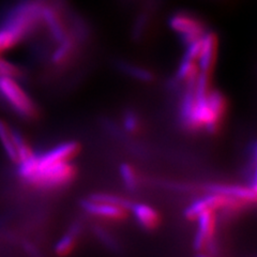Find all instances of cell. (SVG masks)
Segmentation results:
<instances>
[{
	"label": "cell",
	"mask_w": 257,
	"mask_h": 257,
	"mask_svg": "<svg viewBox=\"0 0 257 257\" xmlns=\"http://www.w3.org/2000/svg\"><path fill=\"white\" fill-rule=\"evenodd\" d=\"M19 175L31 186L40 189H59L75 178V167L71 161L45 166L36 164V154L19 164Z\"/></svg>",
	"instance_id": "7a4b0ae2"
},
{
	"label": "cell",
	"mask_w": 257,
	"mask_h": 257,
	"mask_svg": "<svg viewBox=\"0 0 257 257\" xmlns=\"http://www.w3.org/2000/svg\"><path fill=\"white\" fill-rule=\"evenodd\" d=\"M0 75L11 77L14 79H20L23 76V72L14 63L7 61L6 59L0 57Z\"/></svg>",
	"instance_id": "9a60e30c"
},
{
	"label": "cell",
	"mask_w": 257,
	"mask_h": 257,
	"mask_svg": "<svg viewBox=\"0 0 257 257\" xmlns=\"http://www.w3.org/2000/svg\"><path fill=\"white\" fill-rule=\"evenodd\" d=\"M80 206H82L84 210L90 215L110 221L123 220L128 211L123 207H120L107 202H103V200L95 199L92 197L84 199Z\"/></svg>",
	"instance_id": "8992f818"
},
{
	"label": "cell",
	"mask_w": 257,
	"mask_h": 257,
	"mask_svg": "<svg viewBox=\"0 0 257 257\" xmlns=\"http://www.w3.org/2000/svg\"><path fill=\"white\" fill-rule=\"evenodd\" d=\"M0 143L6 152V155L9 158L11 162L18 164L19 158L18 152L15 147L14 140V128H12L4 120H0Z\"/></svg>",
	"instance_id": "8fae6325"
},
{
	"label": "cell",
	"mask_w": 257,
	"mask_h": 257,
	"mask_svg": "<svg viewBox=\"0 0 257 257\" xmlns=\"http://www.w3.org/2000/svg\"><path fill=\"white\" fill-rule=\"evenodd\" d=\"M79 151V145L76 142L62 143L44 154L36 155V164L38 166H45L54 163L71 161Z\"/></svg>",
	"instance_id": "52a82bcc"
},
{
	"label": "cell",
	"mask_w": 257,
	"mask_h": 257,
	"mask_svg": "<svg viewBox=\"0 0 257 257\" xmlns=\"http://www.w3.org/2000/svg\"><path fill=\"white\" fill-rule=\"evenodd\" d=\"M0 98L22 118L31 119L38 114L34 100L20 86L18 79L0 75Z\"/></svg>",
	"instance_id": "3957f363"
},
{
	"label": "cell",
	"mask_w": 257,
	"mask_h": 257,
	"mask_svg": "<svg viewBox=\"0 0 257 257\" xmlns=\"http://www.w3.org/2000/svg\"><path fill=\"white\" fill-rule=\"evenodd\" d=\"M119 172H120V177H121L122 182L127 190L133 191L138 188L139 177L133 166H131L130 164L123 163L120 165Z\"/></svg>",
	"instance_id": "4fadbf2b"
},
{
	"label": "cell",
	"mask_w": 257,
	"mask_h": 257,
	"mask_svg": "<svg viewBox=\"0 0 257 257\" xmlns=\"http://www.w3.org/2000/svg\"><path fill=\"white\" fill-rule=\"evenodd\" d=\"M218 54V41L212 34H207L202 40V46L197 58V66L199 72L211 75Z\"/></svg>",
	"instance_id": "9c48e42d"
},
{
	"label": "cell",
	"mask_w": 257,
	"mask_h": 257,
	"mask_svg": "<svg viewBox=\"0 0 257 257\" xmlns=\"http://www.w3.org/2000/svg\"><path fill=\"white\" fill-rule=\"evenodd\" d=\"M79 225H73L70 230L64 234L55 245V252L58 256H67L74 250L77 242V237L79 234Z\"/></svg>",
	"instance_id": "7c38bea8"
},
{
	"label": "cell",
	"mask_w": 257,
	"mask_h": 257,
	"mask_svg": "<svg viewBox=\"0 0 257 257\" xmlns=\"http://www.w3.org/2000/svg\"><path fill=\"white\" fill-rule=\"evenodd\" d=\"M195 220L197 221V230L194 238V247L202 253L213 244L216 226L215 212L211 210L205 211L200 213Z\"/></svg>",
	"instance_id": "5b68a950"
},
{
	"label": "cell",
	"mask_w": 257,
	"mask_h": 257,
	"mask_svg": "<svg viewBox=\"0 0 257 257\" xmlns=\"http://www.w3.org/2000/svg\"><path fill=\"white\" fill-rule=\"evenodd\" d=\"M95 234H96V236H98V238L107 247H109V248H118L117 241H115V239L112 238V236L110 234L106 232V230H104L102 228H96L95 229Z\"/></svg>",
	"instance_id": "e0dca14e"
},
{
	"label": "cell",
	"mask_w": 257,
	"mask_h": 257,
	"mask_svg": "<svg viewBox=\"0 0 257 257\" xmlns=\"http://www.w3.org/2000/svg\"><path fill=\"white\" fill-rule=\"evenodd\" d=\"M123 126L127 132L136 133L140 128V120L133 111H127L123 117Z\"/></svg>",
	"instance_id": "2e32d148"
},
{
	"label": "cell",
	"mask_w": 257,
	"mask_h": 257,
	"mask_svg": "<svg viewBox=\"0 0 257 257\" xmlns=\"http://www.w3.org/2000/svg\"><path fill=\"white\" fill-rule=\"evenodd\" d=\"M171 27L181 37L186 44L199 41L207 34L206 27L202 22L194 16L184 13L173 16L171 19Z\"/></svg>",
	"instance_id": "277c9868"
},
{
	"label": "cell",
	"mask_w": 257,
	"mask_h": 257,
	"mask_svg": "<svg viewBox=\"0 0 257 257\" xmlns=\"http://www.w3.org/2000/svg\"><path fill=\"white\" fill-rule=\"evenodd\" d=\"M120 67H121V70L124 71L126 74L136 79L142 80V82H150V80L154 79V75H152L149 70L140 66H136V64L122 62Z\"/></svg>",
	"instance_id": "5bb4252c"
},
{
	"label": "cell",
	"mask_w": 257,
	"mask_h": 257,
	"mask_svg": "<svg viewBox=\"0 0 257 257\" xmlns=\"http://www.w3.org/2000/svg\"><path fill=\"white\" fill-rule=\"evenodd\" d=\"M226 109V101L223 94L215 90L197 93L188 86L180 106V118L189 130L205 128L214 133L218 130Z\"/></svg>",
	"instance_id": "6da1fadb"
},
{
	"label": "cell",
	"mask_w": 257,
	"mask_h": 257,
	"mask_svg": "<svg viewBox=\"0 0 257 257\" xmlns=\"http://www.w3.org/2000/svg\"><path fill=\"white\" fill-rule=\"evenodd\" d=\"M130 210L133 213L134 219L145 229L152 230L159 226L160 215L154 207L146 204H132Z\"/></svg>",
	"instance_id": "30bf717a"
},
{
	"label": "cell",
	"mask_w": 257,
	"mask_h": 257,
	"mask_svg": "<svg viewBox=\"0 0 257 257\" xmlns=\"http://www.w3.org/2000/svg\"><path fill=\"white\" fill-rule=\"evenodd\" d=\"M197 257H210V256L207 255V254H205V253L203 252V253H199V254L197 255Z\"/></svg>",
	"instance_id": "ac0fdd59"
},
{
	"label": "cell",
	"mask_w": 257,
	"mask_h": 257,
	"mask_svg": "<svg viewBox=\"0 0 257 257\" xmlns=\"http://www.w3.org/2000/svg\"><path fill=\"white\" fill-rule=\"evenodd\" d=\"M208 193H216V194L225 195L234 198L247 205L256 202V189L250 186H239V184H222L213 183L208 184L205 189Z\"/></svg>",
	"instance_id": "ba28073f"
}]
</instances>
